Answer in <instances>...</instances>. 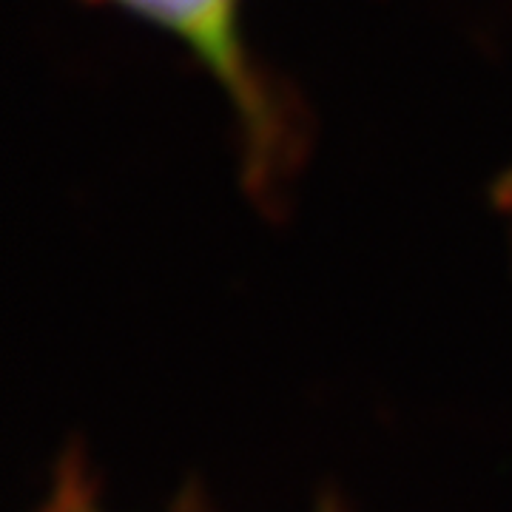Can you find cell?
Listing matches in <instances>:
<instances>
[{
  "mask_svg": "<svg viewBox=\"0 0 512 512\" xmlns=\"http://www.w3.org/2000/svg\"><path fill=\"white\" fill-rule=\"evenodd\" d=\"M140 18L157 23L168 35L183 40L231 97L245 128L251 157L265 163L279 151L282 120L268 83L256 74L239 43L237 0H106Z\"/></svg>",
  "mask_w": 512,
  "mask_h": 512,
  "instance_id": "cell-1",
  "label": "cell"
}]
</instances>
